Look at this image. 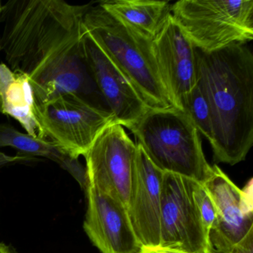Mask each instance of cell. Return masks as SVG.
Instances as JSON below:
<instances>
[{"mask_svg": "<svg viewBox=\"0 0 253 253\" xmlns=\"http://www.w3.org/2000/svg\"><path fill=\"white\" fill-rule=\"evenodd\" d=\"M91 5L9 0L2 5L0 51L11 70L29 78L35 104L74 93L110 112L84 54L83 22Z\"/></svg>", "mask_w": 253, "mask_h": 253, "instance_id": "obj_1", "label": "cell"}, {"mask_svg": "<svg viewBox=\"0 0 253 253\" xmlns=\"http://www.w3.org/2000/svg\"><path fill=\"white\" fill-rule=\"evenodd\" d=\"M198 84L211 111L216 162L235 165L253 144V54L247 44L196 48Z\"/></svg>", "mask_w": 253, "mask_h": 253, "instance_id": "obj_2", "label": "cell"}, {"mask_svg": "<svg viewBox=\"0 0 253 253\" xmlns=\"http://www.w3.org/2000/svg\"><path fill=\"white\" fill-rule=\"evenodd\" d=\"M83 31L130 81L149 109L174 107L158 72L152 39L120 21L99 4L87 10Z\"/></svg>", "mask_w": 253, "mask_h": 253, "instance_id": "obj_3", "label": "cell"}, {"mask_svg": "<svg viewBox=\"0 0 253 253\" xmlns=\"http://www.w3.org/2000/svg\"><path fill=\"white\" fill-rule=\"evenodd\" d=\"M136 144L164 172L204 184L213 167L206 159L201 137L189 117L177 108L149 109L130 129Z\"/></svg>", "mask_w": 253, "mask_h": 253, "instance_id": "obj_4", "label": "cell"}, {"mask_svg": "<svg viewBox=\"0 0 253 253\" xmlns=\"http://www.w3.org/2000/svg\"><path fill=\"white\" fill-rule=\"evenodd\" d=\"M170 14L194 46L206 52L253 39L252 0H180Z\"/></svg>", "mask_w": 253, "mask_h": 253, "instance_id": "obj_5", "label": "cell"}, {"mask_svg": "<svg viewBox=\"0 0 253 253\" xmlns=\"http://www.w3.org/2000/svg\"><path fill=\"white\" fill-rule=\"evenodd\" d=\"M35 112L45 139L78 159L106 126L115 123L110 112L74 93L35 104Z\"/></svg>", "mask_w": 253, "mask_h": 253, "instance_id": "obj_6", "label": "cell"}, {"mask_svg": "<svg viewBox=\"0 0 253 253\" xmlns=\"http://www.w3.org/2000/svg\"><path fill=\"white\" fill-rule=\"evenodd\" d=\"M195 182L164 173L158 248L180 253H211L194 195Z\"/></svg>", "mask_w": 253, "mask_h": 253, "instance_id": "obj_7", "label": "cell"}, {"mask_svg": "<svg viewBox=\"0 0 253 253\" xmlns=\"http://www.w3.org/2000/svg\"><path fill=\"white\" fill-rule=\"evenodd\" d=\"M137 144L123 126H106L84 155L89 186L121 201L126 207Z\"/></svg>", "mask_w": 253, "mask_h": 253, "instance_id": "obj_8", "label": "cell"}, {"mask_svg": "<svg viewBox=\"0 0 253 253\" xmlns=\"http://www.w3.org/2000/svg\"><path fill=\"white\" fill-rule=\"evenodd\" d=\"M212 167L202 184L216 210L209 241L211 253H228L253 232V181L239 189L217 165Z\"/></svg>", "mask_w": 253, "mask_h": 253, "instance_id": "obj_9", "label": "cell"}, {"mask_svg": "<svg viewBox=\"0 0 253 253\" xmlns=\"http://www.w3.org/2000/svg\"><path fill=\"white\" fill-rule=\"evenodd\" d=\"M152 49L164 88L174 107L198 84L196 48L169 12L152 39Z\"/></svg>", "mask_w": 253, "mask_h": 253, "instance_id": "obj_10", "label": "cell"}, {"mask_svg": "<svg viewBox=\"0 0 253 253\" xmlns=\"http://www.w3.org/2000/svg\"><path fill=\"white\" fill-rule=\"evenodd\" d=\"M84 228L101 253H141L144 247L134 233L121 201L88 186Z\"/></svg>", "mask_w": 253, "mask_h": 253, "instance_id": "obj_11", "label": "cell"}, {"mask_svg": "<svg viewBox=\"0 0 253 253\" xmlns=\"http://www.w3.org/2000/svg\"><path fill=\"white\" fill-rule=\"evenodd\" d=\"M164 171L157 168L137 144L126 210L139 241L146 249L158 248Z\"/></svg>", "mask_w": 253, "mask_h": 253, "instance_id": "obj_12", "label": "cell"}, {"mask_svg": "<svg viewBox=\"0 0 253 253\" xmlns=\"http://www.w3.org/2000/svg\"><path fill=\"white\" fill-rule=\"evenodd\" d=\"M83 43L93 79L115 123L131 129L150 109L130 81L84 32Z\"/></svg>", "mask_w": 253, "mask_h": 253, "instance_id": "obj_13", "label": "cell"}, {"mask_svg": "<svg viewBox=\"0 0 253 253\" xmlns=\"http://www.w3.org/2000/svg\"><path fill=\"white\" fill-rule=\"evenodd\" d=\"M35 100L26 75L0 63V113L18 121L29 135L47 140L35 112Z\"/></svg>", "mask_w": 253, "mask_h": 253, "instance_id": "obj_14", "label": "cell"}, {"mask_svg": "<svg viewBox=\"0 0 253 253\" xmlns=\"http://www.w3.org/2000/svg\"><path fill=\"white\" fill-rule=\"evenodd\" d=\"M5 146L14 148L19 155L48 158L73 176L85 192L89 186L85 167L53 142L20 132L9 124H0V148Z\"/></svg>", "mask_w": 253, "mask_h": 253, "instance_id": "obj_15", "label": "cell"}, {"mask_svg": "<svg viewBox=\"0 0 253 253\" xmlns=\"http://www.w3.org/2000/svg\"><path fill=\"white\" fill-rule=\"evenodd\" d=\"M98 4L120 21L152 40L170 11L167 1L108 0Z\"/></svg>", "mask_w": 253, "mask_h": 253, "instance_id": "obj_16", "label": "cell"}, {"mask_svg": "<svg viewBox=\"0 0 253 253\" xmlns=\"http://www.w3.org/2000/svg\"><path fill=\"white\" fill-rule=\"evenodd\" d=\"M180 110L189 117L198 132L203 134L211 144L213 141L211 111L207 98L198 84L185 96L180 103Z\"/></svg>", "mask_w": 253, "mask_h": 253, "instance_id": "obj_17", "label": "cell"}, {"mask_svg": "<svg viewBox=\"0 0 253 253\" xmlns=\"http://www.w3.org/2000/svg\"><path fill=\"white\" fill-rule=\"evenodd\" d=\"M194 195L201 214L203 225L209 238L210 231L216 219V210L211 197L201 183L195 182ZM210 242V241H209Z\"/></svg>", "mask_w": 253, "mask_h": 253, "instance_id": "obj_18", "label": "cell"}, {"mask_svg": "<svg viewBox=\"0 0 253 253\" xmlns=\"http://www.w3.org/2000/svg\"><path fill=\"white\" fill-rule=\"evenodd\" d=\"M36 161L35 158L24 156V155H17L15 156H10L0 151V169L7 166L13 164H20V163L28 162V161Z\"/></svg>", "mask_w": 253, "mask_h": 253, "instance_id": "obj_19", "label": "cell"}, {"mask_svg": "<svg viewBox=\"0 0 253 253\" xmlns=\"http://www.w3.org/2000/svg\"><path fill=\"white\" fill-rule=\"evenodd\" d=\"M253 232H252L228 253H253Z\"/></svg>", "mask_w": 253, "mask_h": 253, "instance_id": "obj_20", "label": "cell"}, {"mask_svg": "<svg viewBox=\"0 0 253 253\" xmlns=\"http://www.w3.org/2000/svg\"><path fill=\"white\" fill-rule=\"evenodd\" d=\"M141 253H180L177 252L171 251V250H162V249H146L143 250Z\"/></svg>", "mask_w": 253, "mask_h": 253, "instance_id": "obj_21", "label": "cell"}, {"mask_svg": "<svg viewBox=\"0 0 253 253\" xmlns=\"http://www.w3.org/2000/svg\"><path fill=\"white\" fill-rule=\"evenodd\" d=\"M0 253H14L11 249L8 246L0 243Z\"/></svg>", "mask_w": 253, "mask_h": 253, "instance_id": "obj_22", "label": "cell"}, {"mask_svg": "<svg viewBox=\"0 0 253 253\" xmlns=\"http://www.w3.org/2000/svg\"><path fill=\"white\" fill-rule=\"evenodd\" d=\"M2 5L1 2H0V17H1V14H2Z\"/></svg>", "mask_w": 253, "mask_h": 253, "instance_id": "obj_23", "label": "cell"}]
</instances>
